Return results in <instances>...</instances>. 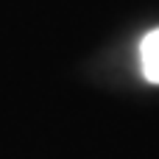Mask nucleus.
<instances>
[{
	"instance_id": "f257e3e1",
	"label": "nucleus",
	"mask_w": 159,
	"mask_h": 159,
	"mask_svg": "<svg viewBox=\"0 0 159 159\" xmlns=\"http://www.w3.org/2000/svg\"><path fill=\"white\" fill-rule=\"evenodd\" d=\"M140 64H143V75L151 84H159V28H154L143 39V45H140Z\"/></svg>"
}]
</instances>
